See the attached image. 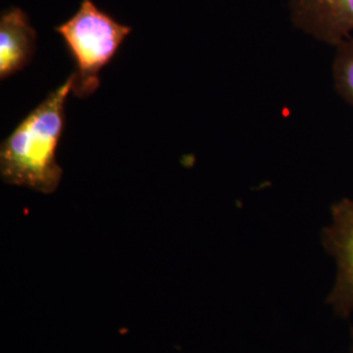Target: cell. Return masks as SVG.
<instances>
[{"label":"cell","mask_w":353,"mask_h":353,"mask_svg":"<svg viewBox=\"0 0 353 353\" xmlns=\"http://www.w3.org/2000/svg\"><path fill=\"white\" fill-rule=\"evenodd\" d=\"M350 338H351V341H350V353H353V327L351 328Z\"/></svg>","instance_id":"cell-7"},{"label":"cell","mask_w":353,"mask_h":353,"mask_svg":"<svg viewBox=\"0 0 353 353\" xmlns=\"http://www.w3.org/2000/svg\"><path fill=\"white\" fill-rule=\"evenodd\" d=\"M330 214L321 241L335 262L336 275L326 303L334 314L348 319L353 314V199L344 198L334 203Z\"/></svg>","instance_id":"cell-3"},{"label":"cell","mask_w":353,"mask_h":353,"mask_svg":"<svg viewBox=\"0 0 353 353\" xmlns=\"http://www.w3.org/2000/svg\"><path fill=\"white\" fill-rule=\"evenodd\" d=\"M293 26L336 48L353 36V0H290Z\"/></svg>","instance_id":"cell-4"},{"label":"cell","mask_w":353,"mask_h":353,"mask_svg":"<svg viewBox=\"0 0 353 353\" xmlns=\"http://www.w3.org/2000/svg\"><path fill=\"white\" fill-rule=\"evenodd\" d=\"M37 33L29 16L19 7H11L0 16V79L6 80L32 62Z\"/></svg>","instance_id":"cell-5"},{"label":"cell","mask_w":353,"mask_h":353,"mask_svg":"<svg viewBox=\"0 0 353 353\" xmlns=\"http://www.w3.org/2000/svg\"><path fill=\"white\" fill-rule=\"evenodd\" d=\"M75 63L72 93L79 99L92 96L101 85L100 74L132 32L115 21L93 0H81L75 14L55 28Z\"/></svg>","instance_id":"cell-2"},{"label":"cell","mask_w":353,"mask_h":353,"mask_svg":"<svg viewBox=\"0 0 353 353\" xmlns=\"http://www.w3.org/2000/svg\"><path fill=\"white\" fill-rule=\"evenodd\" d=\"M74 88V75L54 89L16 126L0 147V176L14 186L52 194L63 176L57 161L65 122V101Z\"/></svg>","instance_id":"cell-1"},{"label":"cell","mask_w":353,"mask_h":353,"mask_svg":"<svg viewBox=\"0 0 353 353\" xmlns=\"http://www.w3.org/2000/svg\"><path fill=\"white\" fill-rule=\"evenodd\" d=\"M332 80L341 99L353 106V36L336 46Z\"/></svg>","instance_id":"cell-6"}]
</instances>
